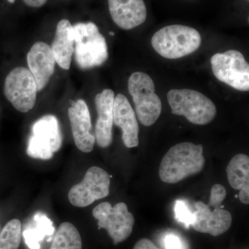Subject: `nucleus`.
I'll use <instances>...</instances> for the list:
<instances>
[{"instance_id":"f257e3e1","label":"nucleus","mask_w":249,"mask_h":249,"mask_svg":"<svg viewBox=\"0 0 249 249\" xmlns=\"http://www.w3.org/2000/svg\"><path fill=\"white\" fill-rule=\"evenodd\" d=\"M203 151L201 144L184 142L174 145L160 162V180L167 183H177L200 173L205 164Z\"/></svg>"},{"instance_id":"f03ea898","label":"nucleus","mask_w":249,"mask_h":249,"mask_svg":"<svg viewBox=\"0 0 249 249\" xmlns=\"http://www.w3.org/2000/svg\"><path fill=\"white\" fill-rule=\"evenodd\" d=\"M227 196L225 188L221 184H215L211 188L209 204L203 201L196 203V211L193 213L194 221L191 227L196 231L219 236L230 229L232 215L223 209V201Z\"/></svg>"},{"instance_id":"7ed1b4c3","label":"nucleus","mask_w":249,"mask_h":249,"mask_svg":"<svg viewBox=\"0 0 249 249\" xmlns=\"http://www.w3.org/2000/svg\"><path fill=\"white\" fill-rule=\"evenodd\" d=\"M201 45V36L194 28L175 24L160 29L152 36V46L167 59H178L194 53Z\"/></svg>"},{"instance_id":"20e7f679","label":"nucleus","mask_w":249,"mask_h":249,"mask_svg":"<svg viewBox=\"0 0 249 249\" xmlns=\"http://www.w3.org/2000/svg\"><path fill=\"white\" fill-rule=\"evenodd\" d=\"M73 34L75 58L80 69L101 66L107 60V42L94 23H77L73 26Z\"/></svg>"},{"instance_id":"39448f33","label":"nucleus","mask_w":249,"mask_h":249,"mask_svg":"<svg viewBox=\"0 0 249 249\" xmlns=\"http://www.w3.org/2000/svg\"><path fill=\"white\" fill-rule=\"evenodd\" d=\"M175 115L183 116L191 124L204 125L213 121L217 108L207 96L190 89H171L167 95Z\"/></svg>"},{"instance_id":"423d86ee","label":"nucleus","mask_w":249,"mask_h":249,"mask_svg":"<svg viewBox=\"0 0 249 249\" xmlns=\"http://www.w3.org/2000/svg\"><path fill=\"white\" fill-rule=\"evenodd\" d=\"M128 91L139 121L146 127L155 124L161 113L162 103L155 93L151 77L142 71L132 73L128 80Z\"/></svg>"},{"instance_id":"0eeeda50","label":"nucleus","mask_w":249,"mask_h":249,"mask_svg":"<svg viewBox=\"0 0 249 249\" xmlns=\"http://www.w3.org/2000/svg\"><path fill=\"white\" fill-rule=\"evenodd\" d=\"M27 153L34 159L51 160L60 150L62 136L58 119L53 115L42 116L33 124Z\"/></svg>"},{"instance_id":"6e6552de","label":"nucleus","mask_w":249,"mask_h":249,"mask_svg":"<svg viewBox=\"0 0 249 249\" xmlns=\"http://www.w3.org/2000/svg\"><path fill=\"white\" fill-rule=\"evenodd\" d=\"M213 72L219 81L242 91L249 90V65L243 54L231 49L211 58Z\"/></svg>"},{"instance_id":"1a4fd4ad","label":"nucleus","mask_w":249,"mask_h":249,"mask_svg":"<svg viewBox=\"0 0 249 249\" xmlns=\"http://www.w3.org/2000/svg\"><path fill=\"white\" fill-rule=\"evenodd\" d=\"M92 214L98 219L100 229L107 230L114 245L124 242L132 234L135 219L124 202L112 207L109 202H103L94 208Z\"/></svg>"},{"instance_id":"9d476101","label":"nucleus","mask_w":249,"mask_h":249,"mask_svg":"<svg viewBox=\"0 0 249 249\" xmlns=\"http://www.w3.org/2000/svg\"><path fill=\"white\" fill-rule=\"evenodd\" d=\"M4 92L18 111L26 113L35 106L37 85L32 73L24 67L14 69L5 79Z\"/></svg>"},{"instance_id":"9b49d317","label":"nucleus","mask_w":249,"mask_h":249,"mask_svg":"<svg viewBox=\"0 0 249 249\" xmlns=\"http://www.w3.org/2000/svg\"><path fill=\"white\" fill-rule=\"evenodd\" d=\"M110 176L97 166L89 168L83 181L69 191L70 203L76 207H87L95 201L107 197L109 194Z\"/></svg>"},{"instance_id":"f8f14e48","label":"nucleus","mask_w":249,"mask_h":249,"mask_svg":"<svg viewBox=\"0 0 249 249\" xmlns=\"http://www.w3.org/2000/svg\"><path fill=\"white\" fill-rule=\"evenodd\" d=\"M71 107L68 109L69 119L72 134L78 150L85 153L92 151L96 139L91 133V122L89 109L83 100L70 101Z\"/></svg>"},{"instance_id":"ddd939ff","label":"nucleus","mask_w":249,"mask_h":249,"mask_svg":"<svg viewBox=\"0 0 249 249\" xmlns=\"http://www.w3.org/2000/svg\"><path fill=\"white\" fill-rule=\"evenodd\" d=\"M27 62L29 71L36 80L37 91H41L55 71V60L52 47L45 42H36L27 54Z\"/></svg>"},{"instance_id":"4468645a","label":"nucleus","mask_w":249,"mask_h":249,"mask_svg":"<svg viewBox=\"0 0 249 249\" xmlns=\"http://www.w3.org/2000/svg\"><path fill=\"white\" fill-rule=\"evenodd\" d=\"M114 124L122 129L123 142L127 148L138 146L139 127L136 114L128 99L119 93L114 98L113 108Z\"/></svg>"},{"instance_id":"2eb2a0df","label":"nucleus","mask_w":249,"mask_h":249,"mask_svg":"<svg viewBox=\"0 0 249 249\" xmlns=\"http://www.w3.org/2000/svg\"><path fill=\"white\" fill-rule=\"evenodd\" d=\"M109 13L118 27L129 30L145 22L147 9L143 0H108Z\"/></svg>"},{"instance_id":"dca6fc26","label":"nucleus","mask_w":249,"mask_h":249,"mask_svg":"<svg viewBox=\"0 0 249 249\" xmlns=\"http://www.w3.org/2000/svg\"><path fill=\"white\" fill-rule=\"evenodd\" d=\"M114 92L106 89L95 98L98 119L96 124V141L100 147L106 148L112 142L113 108Z\"/></svg>"},{"instance_id":"f3484780","label":"nucleus","mask_w":249,"mask_h":249,"mask_svg":"<svg viewBox=\"0 0 249 249\" xmlns=\"http://www.w3.org/2000/svg\"><path fill=\"white\" fill-rule=\"evenodd\" d=\"M73 26L68 19L58 22L52 46L55 62L63 70H70L72 55L74 52Z\"/></svg>"},{"instance_id":"a211bd4d","label":"nucleus","mask_w":249,"mask_h":249,"mask_svg":"<svg viewBox=\"0 0 249 249\" xmlns=\"http://www.w3.org/2000/svg\"><path fill=\"white\" fill-rule=\"evenodd\" d=\"M231 186L240 191L239 198L242 204H249V157L238 154L232 157L227 168Z\"/></svg>"},{"instance_id":"6ab92c4d","label":"nucleus","mask_w":249,"mask_h":249,"mask_svg":"<svg viewBox=\"0 0 249 249\" xmlns=\"http://www.w3.org/2000/svg\"><path fill=\"white\" fill-rule=\"evenodd\" d=\"M80 232L71 223L60 224L54 237L50 249H82Z\"/></svg>"},{"instance_id":"aec40b11","label":"nucleus","mask_w":249,"mask_h":249,"mask_svg":"<svg viewBox=\"0 0 249 249\" xmlns=\"http://www.w3.org/2000/svg\"><path fill=\"white\" fill-rule=\"evenodd\" d=\"M22 234L20 221L18 219L9 221L0 231V249H18Z\"/></svg>"},{"instance_id":"412c9836","label":"nucleus","mask_w":249,"mask_h":249,"mask_svg":"<svg viewBox=\"0 0 249 249\" xmlns=\"http://www.w3.org/2000/svg\"><path fill=\"white\" fill-rule=\"evenodd\" d=\"M175 218L178 222L182 223L185 227L189 228L194 221V214L188 209L186 201L177 200L175 205Z\"/></svg>"},{"instance_id":"4be33fe9","label":"nucleus","mask_w":249,"mask_h":249,"mask_svg":"<svg viewBox=\"0 0 249 249\" xmlns=\"http://www.w3.org/2000/svg\"><path fill=\"white\" fill-rule=\"evenodd\" d=\"M34 221H35L36 229L40 231L41 233L45 237L47 235H53L54 231H55L53 222L47 217V215L42 213H37L34 217Z\"/></svg>"},{"instance_id":"5701e85b","label":"nucleus","mask_w":249,"mask_h":249,"mask_svg":"<svg viewBox=\"0 0 249 249\" xmlns=\"http://www.w3.org/2000/svg\"><path fill=\"white\" fill-rule=\"evenodd\" d=\"M22 235L26 244L31 249H40V241L43 240L45 237L36 228L27 229Z\"/></svg>"},{"instance_id":"b1692460","label":"nucleus","mask_w":249,"mask_h":249,"mask_svg":"<svg viewBox=\"0 0 249 249\" xmlns=\"http://www.w3.org/2000/svg\"><path fill=\"white\" fill-rule=\"evenodd\" d=\"M165 249H185L184 243L179 236L174 233H168L163 240Z\"/></svg>"},{"instance_id":"393cba45","label":"nucleus","mask_w":249,"mask_h":249,"mask_svg":"<svg viewBox=\"0 0 249 249\" xmlns=\"http://www.w3.org/2000/svg\"><path fill=\"white\" fill-rule=\"evenodd\" d=\"M133 249H160L149 239L143 238L139 240L134 245Z\"/></svg>"},{"instance_id":"a878e982","label":"nucleus","mask_w":249,"mask_h":249,"mask_svg":"<svg viewBox=\"0 0 249 249\" xmlns=\"http://www.w3.org/2000/svg\"><path fill=\"white\" fill-rule=\"evenodd\" d=\"M23 1L27 6L38 8L43 6L47 2V0H23Z\"/></svg>"},{"instance_id":"bb28decb","label":"nucleus","mask_w":249,"mask_h":249,"mask_svg":"<svg viewBox=\"0 0 249 249\" xmlns=\"http://www.w3.org/2000/svg\"><path fill=\"white\" fill-rule=\"evenodd\" d=\"M9 2L11 3V4H13V3L15 2V0H7Z\"/></svg>"},{"instance_id":"cd10ccee","label":"nucleus","mask_w":249,"mask_h":249,"mask_svg":"<svg viewBox=\"0 0 249 249\" xmlns=\"http://www.w3.org/2000/svg\"><path fill=\"white\" fill-rule=\"evenodd\" d=\"M109 35H110V36H114V32H110V33H109Z\"/></svg>"},{"instance_id":"c85d7f7f","label":"nucleus","mask_w":249,"mask_h":249,"mask_svg":"<svg viewBox=\"0 0 249 249\" xmlns=\"http://www.w3.org/2000/svg\"><path fill=\"white\" fill-rule=\"evenodd\" d=\"M0 231H1V224H0Z\"/></svg>"}]
</instances>
